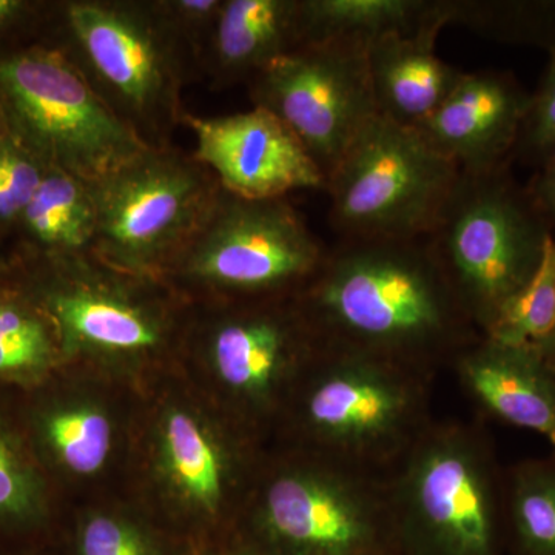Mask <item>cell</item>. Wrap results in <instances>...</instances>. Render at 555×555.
<instances>
[{"label": "cell", "mask_w": 555, "mask_h": 555, "mask_svg": "<svg viewBox=\"0 0 555 555\" xmlns=\"http://www.w3.org/2000/svg\"><path fill=\"white\" fill-rule=\"evenodd\" d=\"M513 166L460 173L426 241L481 335L535 275L553 224Z\"/></svg>", "instance_id": "52a82bcc"}, {"label": "cell", "mask_w": 555, "mask_h": 555, "mask_svg": "<svg viewBox=\"0 0 555 555\" xmlns=\"http://www.w3.org/2000/svg\"><path fill=\"white\" fill-rule=\"evenodd\" d=\"M54 3L0 0V42L30 28H50Z\"/></svg>", "instance_id": "1f68e13d"}, {"label": "cell", "mask_w": 555, "mask_h": 555, "mask_svg": "<svg viewBox=\"0 0 555 555\" xmlns=\"http://www.w3.org/2000/svg\"><path fill=\"white\" fill-rule=\"evenodd\" d=\"M364 555H400L397 551H379V553L364 554Z\"/></svg>", "instance_id": "d590c367"}, {"label": "cell", "mask_w": 555, "mask_h": 555, "mask_svg": "<svg viewBox=\"0 0 555 555\" xmlns=\"http://www.w3.org/2000/svg\"><path fill=\"white\" fill-rule=\"evenodd\" d=\"M301 46L299 0H224L201 60V78L214 90L247 83Z\"/></svg>", "instance_id": "ffe728a7"}, {"label": "cell", "mask_w": 555, "mask_h": 555, "mask_svg": "<svg viewBox=\"0 0 555 555\" xmlns=\"http://www.w3.org/2000/svg\"><path fill=\"white\" fill-rule=\"evenodd\" d=\"M526 188L555 229V155L535 169L534 177Z\"/></svg>", "instance_id": "836d02e7"}, {"label": "cell", "mask_w": 555, "mask_h": 555, "mask_svg": "<svg viewBox=\"0 0 555 555\" xmlns=\"http://www.w3.org/2000/svg\"><path fill=\"white\" fill-rule=\"evenodd\" d=\"M451 367L481 412L545 438L555 454V369L545 358L480 335Z\"/></svg>", "instance_id": "ac0fdd59"}, {"label": "cell", "mask_w": 555, "mask_h": 555, "mask_svg": "<svg viewBox=\"0 0 555 555\" xmlns=\"http://www.w3.org/2000/svg\"><path fill=\"white\" fill-rule=\"evenodd\" d=\"M327 250L287 198L246 199L222 189L163 281L190 305L297 297Z\"/></svg>", "instance_id": "30bf717a"}, {"label": "cell", "mask_w": 555, "mask_h": 555, "mask_svg": "<svg viewBox=\"0 0 555 555\" xmlns=\"http://www.w3.org/2000/svg\"><path fill=\"white\" fill-rule=\"evenodd\" d=\"M60 375L20 393L22 423L51 481L91 480L115 456L118 423L102 398L62 385Z\"/></svg>", "instance_id": "e0dca14e"}, {"label": "cell", "mask_w": 555, "mask_h": 555, "mask_svg": "<svg viewBox=\"0 0 555 555\" xmlns=\"http://www.w3.org/2000/svg\"><path fill=\"white\" fill-rule=\"evenodd\" d=\"M21 257H69L93 248L96 215L89 182L49 167L16 228Z\"/></svg>", "instance_id": "603a6c76"}, {"label": "cell", "mask_w": 555, "mask_h": 555, "mask_svg": "<svg viewBox=\"0 0 555 555\" xmlns=\"http://www.w3.org/2000/svg\"><path fill=\"white\" fill-rule=\"evenodd\" d=\"M3 126H5V124H3L2 109H0V129H2Z\"/></svg>", "instance_id": "8d00e7d4"}, {"label": "cell", "mask_w": 555, "mask_h": 555, "mask_svg": "<svg viewBox=\"0 0 555 555\" xmlns=\"http://www.w3.org/2000/svg\"><path fill=\"white\" fill-rule=\"evenodd\" d=\"M0 397V535L46 531L53 518V481L25 433L20 400Z\"/></svg>", "instance_id": "cb8c5ba5"}, {"label": "cell", "mask_w": 555, "mask_h": 555, "mask_svg": "<svg viewBox=\"0 0 555 555\" xmlns=\"http://www.w3.org/2000/svg\"><path fill=\"white\" fill-rule=\"evenodd\" d=\"M506 539L517 555H555V454L505 473Z\"/></svg>", "instance_id": "d4e9b609"}, {"label": "cell", "mask_w": 555, "mask_h": 555, "mask_svg": "<svg viewBox=\"0 0 555 555\" xmlns=\"http://www.w3.org/2000/svg\"><path fill=\"white\" fill-rule=\"evenodd\" d=\"M448 25L511 46L555 51V0H443Z\"/></svg>", "instance_id": "4316f807"}, {"label": "cell", "mask_w": 555, "mask_h": 555, "mask_svg": "<svg viewBox=\"0 0 555 555\" xmlns=\"http://www.w3.org/2000/svg\"><path fill=\"white\" fill-rule=\"evenodd\" d=\"M64 371L54 324L5 262L0 269V387L28 393Z\"/></svg>", "instance_id": "44dd1931"}, {"label": "cell", "mask_w": 555, "mask_h": 555, "mask_svg": "<svg viewBox=\"0 0 555 555\" xmlns=\"http://www.w3.org/2000/svg\"><path fill=\"white\" fill-rule=\"evenodd\" d=\"M160 20L198 65L224 0H153Z\"/></svg>", "instance_id": "4dcf8cb0"}, {"label": "cell", "mask_w": 555, "mask_h": 555, "mask_svg": "<svg viewBox=\"0 0 555 555\" xmlns=\"http://www.w3.org/2000/svg\"><path fill=\"white\" fill-rule=\"evenodd\" d=\"M3 124L47 167L90 182L149 149L50 40L0 53Z\"/></svg>", "instance_id": "7c38bea8"}, {"label": "cell", "mask_w": 555, "mask_h": 555, "mask_svg": "<svg viewBox=\"0 0 555 555\" xmlns=\"http://www.w3.org/2000/svg\"><path fill=\"white\" fill-rule=\"evenodd\" d=\"M323 343L297 297L192 305L181 356L210 377L219 409L261 434L276 427Z\"/></svg>", "instance_id": "ba28073f"}, {"label": "cell", "mask_w": 555, "mask_h": 555, "mask_svg": "<svg viewBox=\"0 0 555 555\" xmlns=\"http://www.w3.org/2000/svg\"><path fill=\"white\" fill-rule=\"evenodd\" d=\"M91 254L131 275L163 280L217 206L222 188L193 153L145 149L89 182Z\"/></svg>", "instance_id": "8fae6325"}, {"label": "cell", "mask_w": 555, "mask_h": 555, "mask_svg": "<svg viewBox=\"0 0 555 555\" xmlns=\"http://www.w3.org/2000/svg\"><path fill=\"white\" fill-rule=\"evenodd\" d=\"M149 480L169 529L189 543L238 529L266 454L258 434L189 396L160 401L149 429Z\"/></svg>", "instance_id": "9c48e42d"}, {"label": "cell", "mask_w": 555, "mask_h": 555, "mask_svg": "<svg viewBox=\"0 0 555 555\" xmlns=\"http://www.w3.org/2000/svg\"><path fill=\"white\" fill-rule=\"evenodd\" d=\"M3 266H5V262H3L2 259H0V269H2Z\"/></svg>", "instance_id": "74e56055"}, {"label": "cell", "mask_w": 555, "mask_h": 555, "mask_svg": "<svg viewBox=\"0 0 555 555\" xmlns=\"http://www.w3.org/2000/svg\"><path fill=\"white\" fill-rule=\"evenodd\" d=\"M387 485L398 554H503L505 473L480 426L434 420Z\"/></svg>", "instance_id": "5b68a950"}, {"label": "cell", "mask_w": 555, "mask_h": 555, "mask_svg": "<svg viewBox=\"0 0 555 555\" xmlns=\"http://www.w3.org/2000/svg\"><path fill=\"white\" fill-rule=\"evenodd\" d=\"M434 378L323 345L276 427L291 438L287 448L389 476L434 422Z\"/></svg>", "instance_id": "3957f363"}, {"label": "cell", "mask_w": 555, "mask_h": 555, "mask_svg": "<svg viewBox=\"0 0 555 555\" xmlns=\"http://www.w3.org/2000/svg\"><path fill=\"white\" fill-rule=\"evenodd\" d=\"M192 543L169 528L124 507H91L80 514L69 555H185Z\"/></svg>", "instance_id": "484cf974"}, {"label": "cell", "mask_w": 555, "mask_h": 555, "mask_svg": "<svg viewBox=\"0 0 555 555\" xmlns=\"http://www.w3.org/2000/svg\"><path fill=\"white\" fill-rule=\"evenodd\" d=\"M49 35L142 144L173 145L182 90L201 75L153 0L56 2Z\"/></svg>", "instance_id": "277c9868"}, {"label": "cell", "mask_w": 555, "mask_h": 555, "mask_svg": "<svg viewBox=\"0 0 555 555\" xmlns=\"http://www.w3.org/2000/svg\"><path fill=\"white\" fill-rule=\"evenodd\" d=\"M387 477L286 448L266 455L238 529L268 555L397 551Z\"/></svg>", "instance_id": "8992f818"}, {"label": "cell", "mask_w": 555, "mask_h": 555, "mask_svg": "<svg viewBox=\"0 0 555 555\" xmlns=\"http://www.w3.org/2000/svg\"><path fill=\"white\" fill-rule=\"evenodd\" d=\"M324 346L436 377L480 332L425 240H339L297 295Z\"/></svg>", "instance_id": "6da1fadb"}, {"label": "cell", "mask_w": 555, "mask_h": 555, "mask_svg": "<svg viewBox=\"0 0 555 555\" xmlns=\"http://www.w3.org/2000/svg\"><path fill=\"white\" fill-rule=\"evenodd\" d=\"M531 93L509 72H465L441 107L418 127L463 173L513 166Z\"/></svg>", "instance_id": "2e32d148"}, {"label": "cell", "mask_w": 555, "mask_h": 555, "mask_svg": "<svg viewBox=\"0 0 555 555\" xmlns=\"http://www.w3.org/2000/svg\"><path fill=\"white\" fill-rule=\"evenodd\" d=\"M441 24L443 0H299V31L306 43L343 42L369 49L393 35Z\"/></svg>", "instance_id": "7402d4cb"}, {"label": "cell", "mask_w": 555, "mask_h": 555, "mask_svg": "<svg viewBox=\"0 0 555 555\" xmlns=\"http://www.w3.org/2000/svg\"><path fill=\"white\" fill-rule=\"evenodd\" d=\"M195 137L193 156L225 192L246 199L287 198L298 190H326L323 171L295 134L264 108L224 116L185 112Z\"/></svg>", "instance_id": "9a60e30c"}, {"label": "cell", "mask_w": 555, "mask_h": 555, "mask_svg": "<svg viewBox=\"0 0 555 555\" xmlns=\"http://www.w3.org/2000/svg\"><path fill=\"white\" fill-rule=\"evenodd\" d=\"M555 332V238L528 284L511 299L485 337L534 350L546 360Z\"/></svg>", "instance_id": "83f0119b"}, {"label": "cell", "mask_w": 555, "mask_h": 555, "mask_svg": "<svg viewBox=\"0 0 555 555\" xmlns=\"http://www.w3.org/2000/svg\"><path fill=\"white\" fill-rule=\"evenodd\" d=\"M47 169L5 126L0 129V238L16 230Z\"/></svg>", "instance_id": "f1b7e54d"}, {"label": "cell", "mask_w": 555, "mask_h": 555, "mask_svg": "<svg viewBox=\"0 0 555 555\" xmlns=\"http://www.w3.org/2000/svg\"><path fill=\"white\" fill-rule=\"evenodd\" d=\"M547 56L545 73L531 93L514 150V163L535 169L555 155V51Z\"/></svg>", "instance_id": "f546056e"}, {"label": "cell", "mask_w": 555, "mask_h": 555, "mask_svg": "<svg viewBox=\"0 0 555 555\" xmlns=\"http://www.w3.org/2000/svg\"><path fill=\"white\" fill-rule=\"evenodd\" d=\"M443 28L430 25L369 47V78L379 116L416 130L454 91L465 72L438 57L436 42Z\"/></svg>", "instance_id": "d6986e66"}, {"label": "cell", "mask_w": 555, "mask_h": 555, "mask_svg": "<svg viewBox=\"0 0 555 555\" xmlns=\"http://www.w3.org/2000/svg\"><path fill=\"white\" fill-rule=\"evenodd\" d=\"M546 361L555 369V332L553 339H551V345L547 347Z\"/></svg>", "instance_id": "e575fe53"}, {"label": "cell", "mask_w": 555, "mask_h": 555, "mask_svg": "<svg viewBox=\"0 0 555 555\" xmlns=\"http://www.w3.org/2000/svg\"><path fill=\"white\" fill-rule=\"evenodd\" d=\"M60 339L65 371L142 377L181 356L192 305L158 278L131 275L89 254L9 262Z\"/></svg>", "instance_id": "7a4b0ae2"}, {"label": "cell", "mask_w": 555, "mask_h": 555, "mask_svg": "<svg viewBox=\"0 0 555 555\" xmlns=\"http://www.w3.org/2000/svg\"><path fill=\"white\" fill-rule=\"evenodd\" d=\"M185 555H268L240 529L207 542L192 543Z\"/></svg>", "instance_id": "d6a6232c"}, {"label": "cell", "mask_w": 555, "mask_h": 555, "mask_svg": "<svg viewBox=\"0 0 555 555\" xmlns=\"http://www.w3.org/2000/svg\"><path fill=\"white\" fill-rule=\"evenodd\" d=\"M460 173L418 130L378 115L327 178L328 221L341 240H425Z\"/></svg>", "instance_id": "4fadbf2b"}, {"label": "cell", "mask_w": 555, "mask_h": 555, "mask_svg": "<svg viewBox=\"0 0 555 555\" xmlns=\"http://www.w3.org/2000/svg\"><path fill=\"white\" fill-rule=\"evenodd\" d=\"M366 53L352 43H306L246 83L251 105L272 113L295 134L326 181L378 116Z\"/></svg>", "instance_id": "5bb4252c"}]
</instances>
